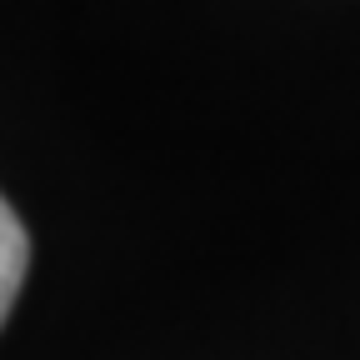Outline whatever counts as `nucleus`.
<instances>
[{
    "instance_id": "1",
    "label": "nucleus",
    "mask_w": 360,
    "mask_h": 360,
    "mask_svg": "<svg viewBox=\"0 0 360 360\" xmlns=\"http://www.w3.org/2000/svg\"><path fill=\"white\" fill-rule=\"evenodd\" d=\"M25 265H30V240H25V225L20 215L6 205L0 195V326H6V315L25 285Z\"/></svg>"
}]
</instances>
